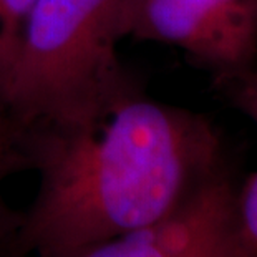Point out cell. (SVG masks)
<instances>
[{"mask_svg":"<svg viewBox=\"0 0 257 257\" xmlns=\"http://www.w3.org/2000/svg\"><path fill=\"white\" fill-rule=\"evenodd\" d=\"M38 176L9 257H76L166 219L229 168L212 119L135 91L85 124L27 128Z\"/></svg>","mask_w":257,"mask_h":257,"instance_id":"1","label":"cell"},{"mask_svg":"<svg viewBox=\"0 0 257 257\" xmlns=\"http://www.w3.org/2000/svg\"><path fill=\"white\" fill-rule=\"evenodd\" d=\"M126 2L37 0L2 88L20 124H85L138 91L118 55Z\"/></svg>","mask_w":257,"mask_h":257,"instance_id":"2","label":"cell"},{"mask_svg":"<svg viewBox=\"0 0 257 257\" xmlns=\"http://www.w3.org/2000/svg\"><path fill=\"white\" fill-rule=\"evenodd\" d=\"M126 37L183 50L214 78L257 67V0H128Z\"/></svg>","mask_w":257,"mask_h":257,"instance_id":"3","label":"cell"},{"mask_svg":"<svg viewBox=\"0 0 257 257\" xmlns=\"http://www.w3.org/2000/svg\"><path fill=\"white\" fill-rule=\"evenodd\" d=\"M237 186L224 169L166 219L76 257H257L237 216Z\"/></svg>","mask_w":257,"mask_h":257,"instance_id":"4","label":"cell"},{"mask_svg":"<svg viewBox=\"0 0 257 257\" xmlns=\"http://www.w3.org/2000/svg\"><path fill=\"white\" fill-rule=\"evenodd\" d=\"M29 171L27 128L9 111L0 98V254H7L20 214L10 209L5 199V184L14 174Z\"/></svg>","mask_w":257,"mask_h":257,"instance_id":"5","label":"cell"},{"mask_svg":"<svg viewBox=\"0 0 257 257\" xmlns=\"http://www.w3.org/2000/svg\"><path fill=\"white\" fill-rule=\"evenodd\" d=\"M37 0H0V98ZM4 101V100H2Z\"/></svg>","mask_w":257,"mask_h":257,"instance_id":"6","label":"cell"},{"mask_svg":"<svg viewBox=\"0 0 257 257\" xmlns=\"http://www.w3.org/2000/svg\"><path fill=\"white\" fill-rule=\"evenodd\" d=\"M214 85L229 105L244 113L257 124V67L214 78Z\"/></svg>","mask_w":257,"mask_h":257,"instance_id":"7","label":"cell"},{"mask_svg":"<svg viewBox=\"0 0 257 257\" xmlns=\"http://www.w3.org/2000/svg\"><path fill=\"white\" fill-rule=\"evenodd\" d=\"M237 216L247 237L257 244V173L237 186Z\"/></svg>","mask_w":257,"mask_h":257,"instance_id":"8","label":"cell"}]
</instances>
